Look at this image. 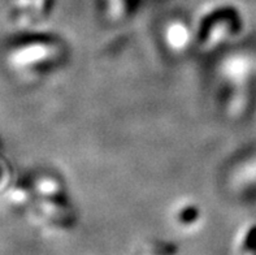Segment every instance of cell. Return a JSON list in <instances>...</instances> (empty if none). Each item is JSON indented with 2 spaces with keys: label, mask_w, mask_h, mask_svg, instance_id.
Returning <instances> with one entry per match:
<instances>
[{
  "label": "cell",
  "mask_w": 256,
  "mask_h": 255,
  "mask_svg": "<svg viewBox=\"0 0 256 255\" xmlns=\"http://www.w3.org/2000/svg\"><path fill=\"white\" fill-rule=\"evenodd\" d=\"M162 38L164 47L173 55H182L194 47L192 24L181 17H173L162 26Z\"/></svg>",
  "instance_id": "obj_6"
},
{
  "label": "cell",
  "mask_w": 256,
  "mask_h": 255,
  "mask_svg": "<svg viewBox=\"0 0 256 255\" xmlns=\"http://www.w3.org/2000/svg\"><path fill=\"white\" fill-rule=\"evenodd\" d=\"M100 6L108 20L118 23L130 15L133 0H100Z\"/></svg>",
  "instance_id": "obj_7"
},
{
  "label": "cell",
  "mask_w": 256,
  "mask_h": 255,
  "mask_svg": "<svg viewBox=\"0 0 256 255\" xmlns=\"http://www.w3.org/2000/svg\"><path fill=\"white\" fill-rule=\"evenodd\" d=\"M62 39L46 33H30L10 46L6 63L12 72L21 76H40L62 63L66 51Z\"/></svg>",
  "instance_id": "obj_2"
},
{
  "label": "cell",
  "mask_w": 256,
  "mask_h": 255,
  "mask_svg": "<svg viewBox=\"0 0 256 255\" xmlns=\"http://www.w3.org/2000/svg\"><path fill=\"white\" fill-rule=\"evenodd\" d=\"M169 221L177 232L192 236L206 225V211L198 200L184 197L176 200L169 210Z\"/></svg>",
  "instance_id": "obj_4"
},
{
  "label": "cell",
  "mask_w": 256,
  "mask_h": 255,
  "mask_svg": "<svg viewBox=\"0 0 256 255\" xmlns=\"http://www.w3.org/2000/svg\"><path fill=\"white\" fill-rule=\"evenodd\" d=\"M140 255H178V249L176 245L169 243L166 241H150L144 243L140 249Z\"/></svg>",
  "instance_id": "obj_9"
},
{
  "label": "cell",
  "mask_w": 256,
  "mask_h": 255,
  "mask_svg": "<svg viewBox=\"0 0 256 255\" xmlns=\"http://www.w3.org/2000/svg\"><path fill=\"white\" fill-rule=\"evenodd\" d=\"M36 220L43 230L60 234L76 225V210L70 194L58 176L42 173L32 181Z\"/></svg>",
  "instance_id": "obj_1"
},
{
  "label": "cell",
  "mask_w": 256,
  "mask_h": 255,
  "mask_svg": "<svg viewBox=\"0 0 256 255\" xmlns=\"http://www.w3.org/2000/svg\"><path fill=\"white\" fill-rule=\"evenodd\" d=\"M55 0H10L13 19L18 26L34 28L48 20Z\"/></svg>",
  "instance_id": "obj_5"
},
{
  "label": "cell",
  "mask_w": 256,
  "mask_h": 255,
  "mask_svg": "<svg viewBox=\"0 0 256 255\" xmlns=\"http://www.w3.org/2000/svg\"><path fill=\"white\" fill-rule=\"evenodd\" d=\"M234 255H256V224L247 226L234 245Z\"/></svg>",
  "instance_id": "obj_8"
},
{
  "label": "cell",
  "mask_w": 256,
  "mask_h": 255,
  "mask_svg": "<svg viewBox=\"0 0 256 255\" xmlns=\"http://www.w3.org/2000/svg\"><path fill=\"white\" fill-rule=\"evenodd\" d=\"M194 47L203 54L216 50L229 37L240 34L242 19L240 11L230 4H214L199 12L192 24Z\"/></svg>",
  "instance_id": "obj_3"
}]
</instances>
